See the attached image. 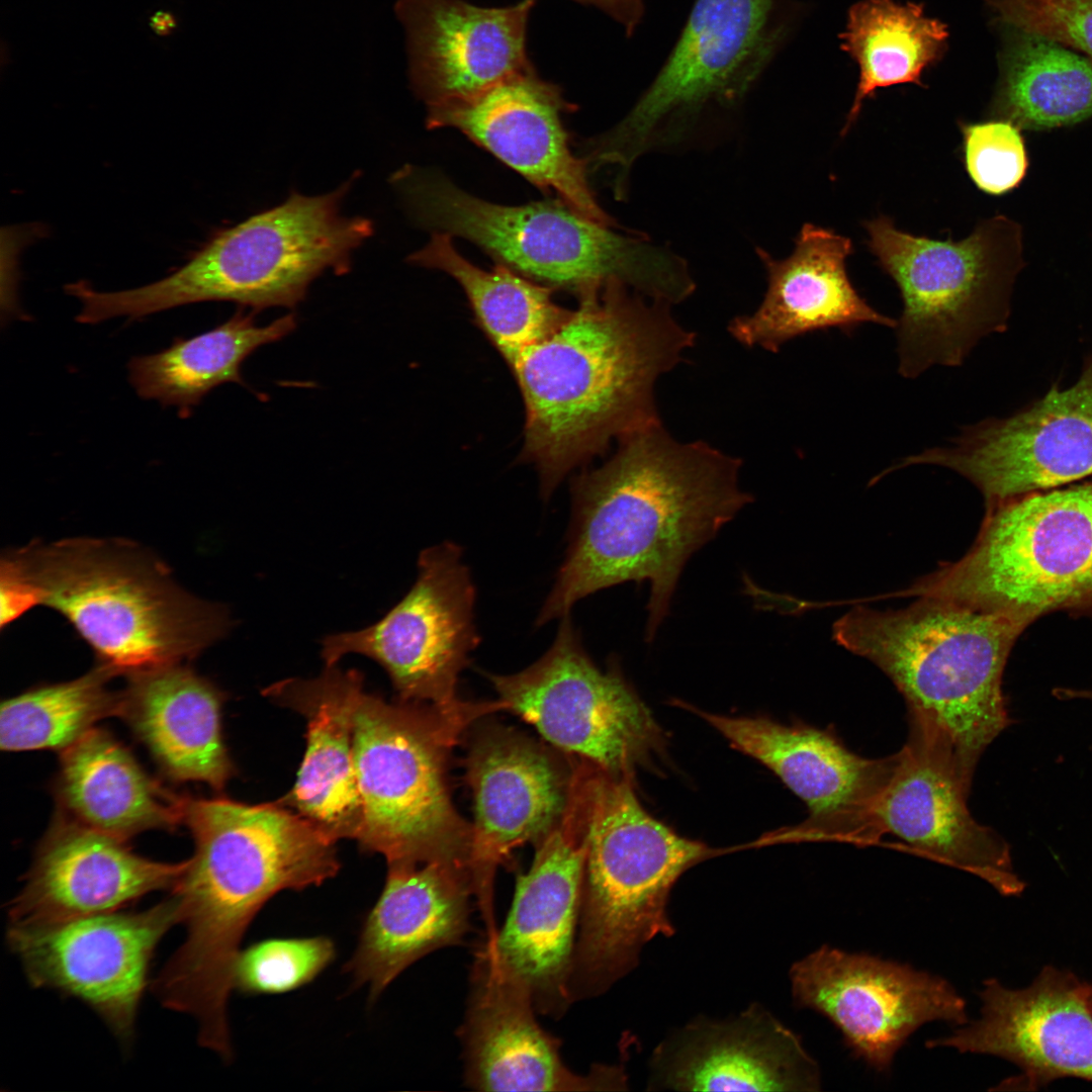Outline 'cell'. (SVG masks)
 <instances>
[{
	"instance_id": "277c9868",
	"label": "cell",
	"mask_w": 1092,
	"mask_h": 1092,
	"mask_svg": "<svg viewBox=\"0 0 1092 1092\" xmlns=\"http://www.w3.org/2000/svg\"><path fill=\"white\" fill-rule=\"evenodd\" d=\"M1 562L116 675L188 662L232 626L225 607L187 592L162 559L129 540L33 541Z\"/></svg>"
},
{
	"instance_id": "d6986e66",
	"label": "cell",
	"mask_w": 1092,
	"mask_h": 1092,
	"mask_svg": "<svg viewBox=\"0 0 1092 1092\" xmlns=\"http://www.w3.org/2000/svg\"><path fill=\"white\" fill-rule=\"evenodd\" d=\"M908 720V739L874 806L878 839L892 833L924 855L976 875L1002 895L1020 894L1025 884L1014 872L1010 846L970 813L971 785L950 749Z\"/></svg>"
},
{
	"instance_id": "cb8c5ba5",
	"label": "cell",
	"mask_w": 1092,
	"mask_h": 1092,
	"mask_svg": "<svg viewBox=\"0 0 1092 1092\" xmlns=\"http://www.w3.org/2000/svg\"><path fill=\"white\" fill-rule=\"evenodd\" d=\"M1089 986L1051 966L1019 990L997 979L986 980L980 992V1018L928 1041L927 1046L1008 1060L1023 1072L1013 1084L1030 1089L1063 1077L1092 1081Z\"/></svg>"
},
{
	"instance_id": "5b68a950",
	"label": "cell",
	"mask_w": 1092,
	"mask_h": 1092,
	"mask_svg": "<svg viewBox=\"0 0 1092 1092\" xmlns=\"http://www.w3.org/2000/svg\"><path fill=\"white\" fill-rule=\"evenodd\" d=\"M1023 631L996 614L917 597L901 609H850L833 624V639L892 680L908 719L948 746L972 785L981 755L1011 723L1002 681Z\"/></svg>"
},
{
	"instance_id": "74e56055",
	"label": "cell",
	"mask_w": 1092,
	"mask_h": 1092,
	"mask_svg": "<svg viewBox=\"0 0 1092 1092\" xmlns=\"http://www.w3.org/2000/svg\"><path fill=\"white\" fill-rule=\"evenodd\" d=\"M335 956L326 936L264 939L240 950L233 987L247 995L287 993L313 981Z\"/></svg>"
},
{
	"instance_id": "d6a6232c",
	"label": "cell",
	"mask_w": 1092,
	"mask_h": 1092,
	"mask_svg": "<svg viewBox=\"0 0 1092 1092\" xmlns=\"http://www.w3.org/2000/svg\"><path fill=\"white\" fill-rule=\"evenodd\" d=\"M255 312L238 310L212 330L189 339H176L167 349L131 358L128 378L138 395L174 406L187 418L218 385H245L243 362L259 347L277 342L296 328L293 313L258 327Z\"/></svg>"
},
{
	"instance_id": "d4e9b609",
	"label": "cell",
	"mask_w": 1092,
	"mask_h": 1092,
	"mask_svg": "<svg viewBox=\"0 0 1092 1092\" xmlns=\"http://www.w3.org/2000/svg\"><path fill=\"white\" fill-rule=\"evenodd\" d=\"M818 1064L798 1034L754 1002L727 1018L698 1016L652 1051L648 1091L808 1092Z\"/></svg>"
},
{
	"instance_id": "e575fe53",
	"label": "cell",
	"mask_w": 1092,
	"mask_h": 1092,
	"mask_svg": "<svg viewBox=\"0 0 1092 1092\" xmlns=\"http://www.w3.org/2000/svg\"><path fill=\"white\" fill-rule=\"evenodd\" d=\"M407 260L441 270L459 283L478 324L506 361L553 334L571 313L553 301L550 286L500 264L490 271L473 265L458 253L447 233L433 232L427 245Z\"/></svg>"
},
{
	"instance_id": "7a4b0ae2",
	"label": "cell",
	"mask_w": 1092,
	"mask_h": 1092,
	"mask_svg": "<svg viewBox=\"0 0 1092 1092\" xmlns=\"http://www.w3.org/2000/svg\"><path fill=\"white\" fill-rule=\"evenodd\" d=\"M578 297L559 329L507 360L524 399L523 456L546 497L613 439L661 422L656 383L696 341L671 304L621 283Z\"/></svg>"
},
{
	"instance_id": "60d3db41",
	"label": "cell",
	"mask_w": 1092,
	"mask_h": 1092,
	"mask_svg": "<svg viewBox=\"0 0 1092 1092\" xmlns=\"http://www.w3.org/2000/svg\"><path fill=\"white\" fill-rule=\"evenodd\" d=\"M0 607L2 631L28 610L36 607L34 598L27 586L2 563H0Z\"/></svg>"
},
{
	"instance_id": "83f0119b",
	"label": "cell",
	"mask_w": 1092,
	"mask_h": 1092,
	"mask_svg": "<svg viewBox=\"0 0 1092 1092\" xmlns=\"http://www.w3.org/2000/svg\"><path fill=\"white\" fill-rule=\"evenodd\" d=\"M387 866L384 888L345 966L355 985L369 988L372 999L418 960L461 942L470 928L474 896L464 860Z\"/></svg>"
},
{
	"instance_id": "44dd1931",
	"label": "cell",
	"mask_w": 1092,
	"mask_h": 1092,
	"mask_svg": "<svg viewBox=\"0 0 1092 1092\" xmlns=\"http://www.w3.org/2000/svg\"><path fill=\"white\" fill-rule=\"evenodd\" d=\"M470 994L459 1037L464 1079L478 1091H623L622 1065H597L572 1072L560 1056V1041L535 1018L528 985L506 966L485 939L475 954Z\"/></svg>"
},
{
	"instance_id": "f1b7e54d",
	"label": "cell",
	"mask_w": 1092,
	"mask_h": 1092,
	"mask_svg": "<svg viewBox=\"0 0 1092 1092\" xmlns=\"http://www.w3.org/2000/svg\"><path fill=\"white\" fill-rule=\"evenodd\" d=\"M852 252L849 238L810 222L786 258L758 248L765 294L752 313L728 324L729 334L747 348L777 353L797 337L832 328L847 335L864 324L895 328L897 321L869 304L850 281L846 259Z\"/></svg>"
},
{
	"instance_id": "ab89813d",
	"label": "cell",
	"mask_w": 1092,
	"mask_h": 1092,
	"mask_svg": "<svg viewBox=\"0 0 1092 1092\" xmlns=\"http://www.w3.org/2000/svg\"><path fill=\"white\" fill-rule=\"evenodd\" d=\"M1002 26L1029 31L1092 61V0H986Z\"/></svg>"
},
{
	"instance_id": "52a82bcc",
	"label": "cell",
	"mask_w": 1092,
	"mask_h": 1092,
	"mask_svg": "<svg viewBox=\"0 0 1092 1092\" xmlns=\"http://www.w3.org/2000/svg\"><path fill=\"white\" fill-rule=\"evenodd\" d=\"M355 177L322 195L292 192L282 203L217 232L158 281L118 291L89 288L83 297L86 320H138L204 301H232L255 313L295 307L325 272L348 273L353 252L373 234L369 218L341 212Z\"/></svg>"
},
{
	"instance_id": "6da1fadb",
	"label": "cell",
	"mask_w": 1092,
	"mask_h": 1092,
	"mask_svg": "<svg viewBox=\"0 0 1092 1092\" xmlns=\"http://www.w3.org/2000/svg\"><path fill=\"white\" fill-rule=\"evenodd\" d=\"M618 443L573 486L566 555L536 624L563 618L603 588L648 580L651 641L688 559L752 495L739 485V458L704 441H678L661 422Z\"/></svg>"
},
{
	"instance_id": "4dcf8cb0",
	"label": "cell",
	"mask_w": 1092,
	"mask_h": 1092,
	"mask_svg": "<svg viewBox=\"0 0 1092 1092\" xmlns=\"http://www.w3.org/2000/svg\"><path fill=\"white\" fill-rule=\"evenodd\" d=\"M186 663L127 675L118 716L170 780L221 791L235 775L221 733L225 695Z\"/></svg>"
},
{
	"instance_id": "2e32d148",
	"label": "cell",
	"mask_w": 1092,
	"mask_h": 1092,
	"mask_svg": "<svg viewBox=\"0 0 1092 1092\" xmlns=\"http://www.w3.org/2000/svg\"><path fill=\"white\" fill-rule=\"evenodd\" d=\"M593 770L574 766L565 810L536 843L519 875L503 928L486 937L502 962L530 988L540 1013L559 1017L572 1003L569 983L588 849Z\"/></svg>"
},
{
	"instance_id": "7402d4cb",
	"label": "cell",
	"mask_w": 1092,
	"mask_h": 1092,
	"mask_svg": "<svg viewBox=\"0 0 1092 1092\" xmlns=\"http://www.w3.org/2000/svg\"><path fill=\"white\" fill-rule=\"evenodd\" d=\"M698 713L805 802L809 818L788 836L877 840L874 806L893 774L897 753L867 758L850 751L830 730L788 726L765 718Z\"/></svg>"
},
{
	"instance_id": "b9f144b4",
	"label": "cell",
	"mask_w": 1092,
	"mask_h": 1092,
	"mask_svg": "<svg viewBox=\"0 0 1092 1092\" xmlns=\"http://www.w3.org/2000/svg\"><path fill=\"white\" fill-rule=\"evenodd\" d=\"M596 6L621 23L628 33L633 32L642 15V0H573Z\"/></svg>"
},
{
	"instance_id": "484cf974",
	"label": "cell",
	"mask_w": 1092,
	"mask_h": 1092,
	"mask_svg": "<svg viewBox=\"0 0 1092 1092\" xmlns=\"http://www.w3.org/2000/svg\"><path fill=\"white\" fill-rule=\"evenodd\" d=\"M180 862L134 853L126 841L60 814L39 842L21 890L8 903V924H50L124 910L144 896L173 890Z\"/></svg>"
},
{
	"instance_id": "5bb4252c",
	"label": "cell",
	"mask_w": 1092,
	"mask_h": 1092,
	"mask_svg": "<svg viewBox=\"0 0 1092 1092\" xmlns=\"http://www.w3.org/2000/svg\"><path fill=\"white\" fill-rule=\"evenodd\" d=\"M418 568L412 588L384 617L326 636L321 654L326 666L348 654L369 657L387 672L400 701L449 706L459 700V674L479 642L475 588L455 543L423 550Z\"/></svg>"
},
{
	"instance_id": "ffe728a7",
	"label": "cell",
	"mask_w": 1092,
	"mask_h": 1092,
	"mask_svg": "<svg viewBox=\"0 0 1092 1092\" xmlns=\"http://www.w3.org/2000/svg\"><path fill=\"white\" fill-rule=\"evenodd\" d=\"M474 802L467 868L474 897L486 924L497 930L493 883L512 851L538 843L560 820L567 803L572 768L547 748L503 727L482 730L464 759Z\"/></svg>"
},
{
	"instance_id": "7bdbcfd3",
	"label": "cell",
	"mask_w": 1092,
	"mask_h": 1092,
	"mask_svg": "<svg viewBox=\"0 0 1092 1092\" xmlns=\"http://www.w3.org/2000/svg\"><path fill=\"white\" fill-rule=\"evenodd\" d=\"M150 26L156 34L164 36L176 27V19L167 11H157L150 19Z\"/></svg>"
},
{
	"instance_id": "9a60e30c",
	"label": "cell",
	"mask_w": 1092,
	"mask_h": 1092,
	"mask_svg": "<svg viewBox=\"0 0 1092 1092\" xmlns=\"http://www.w3.org/2000/svg\"><path fill=\"white\" fill-rule=\"evenodd\" d=\"M175 924L179 901L171 893L142 911L8 924L6 940L33 988L77 998L127 1045L156 949Z\"/></svg>"
},
{
	"instance_id": "1f68e13d",
	"label": "cell",
	"mask_w": 1092,
	"mask_h": 1092,
	"mask_svg": "<svg viewBox=\"0 0 1092 1092\" xmlns=\"http://www.w3.org/2000/svg\"><path fill=\"white\" fill-rule=\"evenodd\" d=\"M54 791L58 814L124 841L182 823L183 796L163 788L104 729L92 728L63 750Z\"/></svg>"
},
{
	"instance_id": "d590c367",
	"label": "cell",
	"mask_w": 1092,
	"mask_h": 1092,
	"mask_svg": "<svg viewBox=\"0 0 1092 1092\" xmlns=\"http://www.w3.org/2000/svg\"><path fill=\"white\" fill-rule=\"evenodd\" d=\"M946 25L924 14L922 5L894 0H863L848 12L841 49L856 62L859 78L840 134L848 132L864 100L881 88L922 85L921 76L942 56Z\"/></svg>"
},
{
	"instance_id": "8fae6325",
	"label": "cell",
	"mask_w": 1092,
	"mask_h": 1092,
	"mask_svg": "<svg viewBox=\"0 0 1092 1092\" xmlns=\"http://www.w3.org/2000/svg\"><path fill=\"white\" fill-rule=\"evenodd\" d=\"M867 245L896 283L898 372L914 379L934 365H963L984 336L1001 331L1022 269V229L1005 215L960 241L914 236L881 214L866 220Z\"/></svg>"
},
{
	"instance_id": "f35d334b",
	"label": "cell",
	"mask_w": 1092,
	"mask_h": 1092,
	"mask_svg": "<svg viewBox=\"0 0 1092 1092\" xmlns=\"http://www.w3.org/2000/svg\"><path fill=\"white\" fill-rule=\"evenodd\" d=\"M960 127L966 170L980 190L1002 195L1020 185L1029 160L1019 127L998 118Z\"/></svg>"
},
{
	"instance_id": "4316f807",
	"label": "cell",
	"mask_w": 1092,
	"mask_h": 1092,
	"mask_svg": "<svg viewBox=\"0 0 1092 1092\" xmlns=\"http://www.w3.org/2000/svg\"><path fill=\"white\" fill-rule=\"evenodd\" d=\"M534 1L481 7L465 0H397L410 83L427 108L474 97L532 68L526 36Z\"/></svg>"
},
{
	"instance_id": "f546056e",
	"label": "cell",
	"mask_w": 1092,
	"mask_h": 1092,
	"mask_svg": "<svg viewBox=\"0 0 1092 1092\" xmlns=\"http://www.w3.org/2000/svg\"><path fill=\"white\" fill-rule=\"evenodd\" d=\"M365 689L358 669L326 666L314 678L277 681L263 694L306 720V750L291 791L279 801L329 837L358 839L362 804L354 759V717Z\"/></svg>"
},
{
	"instance_id": "ee69618b",
	"label": "cell",
	"mask_w": 1092,
	"mask_h": 1092,
	"mask_svg": "<svg viewBox=\"0 0 1092 1092\" xmlns=\"http://www.w3.org/2000/svg\"><path fill=\"white\" fill-rule=\"evenodd\" d=\"M1054 696L1060 700H1086L1092 701V690L1072 689V688H1058L1054 691Z\"/></svg>"
},
{
	"instance_id": "30bf717a",
	"label": "cell",
	"mask_w": 1092,
	"mask_h": 1092,
	"mask_svg": "<svg viewBox=\"0 0 1092 1092\" xmlns=\"http://www.w3.org/2000/svg\"><path fill=\"white\" fill-rule=\"evenodd\" d=\"M1026 628L1053 612L1092 616V481L986 507L971 548L901 593Z\"/></svg>"
},
{
	"instance_id": "9c48e42d",
	"label": "cell",
	"mask_w": 1092,
	"mask_h": 1092,
	"mask_svg": "<svg viewBox=\"0 0 1092 1092\" xmlns=\"http://www.w3.org/2000/svg\"><path fill=\"white\" fill-rule=\"evenodd\" d=\"M497 711H507L498 699L436 706L387 703L361 692L353 759L363 849L381 853L387 864L444 858L467 863L471 824L452 803L448 760L465 731Z\"/></svg>"
},
{
	"instance_id": "4fadbf2b",
	"label": "cell",
	"mask_w": 1092,
	"mask_h": 1092,
	"mask_svg": "<svg viewBox=\"0 0 1092 1092\" xmlns=\"http://www.w3.org/2000/svg\"><path fill=\"white\" fill-rule=\"evenodd\" d=\"M498 699L551 744L613 776L663 751L664 735L616 662L600 669L569 614L548 651L513 674L486 673Z\"/></svg>"
},
{
	"instance_id": "3957f363",
	"label": "cell",
	"mask_w": 1092,
	"mask_h": 1092,
	"mask_svg": "<svg viewBox=\"0 0 1092 1092\" xmlns=\"http://www.w3.org/2000/svg\"><path fill=\"white\" fill-rule=\"evenodd\" d=\"M195 851L171 891L184 940L151 988L160 1003L214 1027L224 1023L242 939L277 893L335 877V840L280 802L248 805L183 796Z\"/></svg>"
},
{
	"instance_id": "603a6c76",
	"label": "cell",
	"mask_w": 1092,
	"mask_h": 1092,
	"mask_svg": "<svg viewBox=\"0 0 1092 1092\" xmlns=\"http://www.w3.org/2000/svg\"><path fill=\"white\" fill-rule=\"evenodd\" d=\"M573 110L562 90L532 67L474 97L428 108L426 124L460 130L575 211L618 226L596 199L583 160L570 150L562 117Z\"/></svg>"
},
{
	"instance_id": "7c38bea8",
	"label": "cell",
	"mask_w": 1092,
	"mask_h": 1092,
	"mask_svg": "<svg viewBox=\"0 0 1092 1092\" xmlns=\"http://www.w3.org/2000/svg\"><path fill=\"white\" fill-rule=\"evenodd\" d=\"M772 0H697L663 67L613 128L582 147L588 171L609 168L625 193L644 154L682 139L709 106L741 99L771 59L780 31Z\"/></svg>"
},
{
	"instance_id": "f6af8a7d",
	"label": "cell",
	"mask_w": 1092,
	"mask_h": 1092,
	"mask_svg": "<svg viewBox=\"0 0 1092 1092\" xmlns=\"http://www.w3.org/2000/svg\"><path fill=\"white\" fill-rule=\"evenodd\" d=\"M1087 1004H1088V1008H1089V1010H1090V1011H1091V1013H1092V986H1091V985H1090V987H1089V992H1088V998H1087Z\"/></svg>"
},
{
	"instance_id": "836d02e7",
	"label": "cell",
	"mask_w": 1092,
	"mask_h": 1092,
	"mask_svg": "<svg viewBox=\"0 0 1092 1092\" xmlns=\"http://www.w3.org/2000/svg\"><path fill=\"white\" fill-rule=\"evenodd\" d=\"M993 118L1050 130L1092 117V61L1044 36L1004 26Z\"/></svg>"
},
{
	"instance_id": "e0dca14e",
	"label": "cell",
	"mask_w": 1092,
	"mask_h": 1092,
	"mask_svg": "<svg viewBox=\"0 0 1092 1092\" xmlns=\"http://www.w3.org/2000/svg\"><path fill=\"white\" fill-rule=\"evenodd\" d=\"M789 977L794 1004L829 1019L880 1073L923 1024L969 1022L966 1001L946 980L879 957L823 945L794 963Z\"/></svg>"
},
{
	"instance_id": "ba28073f",
	"label": "cell",
	"mask_w": 1092,
	"mask_h": 1092,
	"mask_svg": "<svg viewBox=\"0 0 1092 1092\" xmlns=\"http://www.w3.org/2000/svg\"><path fill=\"white\" fill-rule=\"evenodd\" d=\"M713 854L650 816L632 776L598 768L569 990L572 1002L600 996L632 972L643 948L675 927L668 914L679 877Z\"/></svg>"
},
{
	"instance_id": "8992f818",
	"label": "cell",
	"mask_w": 1092,
	"mask_h": 1092,
	"mask_svg": "<svg viewBox=\"0 0 1092 1092\" xmlns=\"http://www.w3.org/2000/svg\"><path fill=\"white\" fill-rule=\"evenodd\" d=\"M391 182L422 228L466 239L497 264L552 288L579 295L618 282L671 305L695 291L679 255L587 218L560 199L495 204L469 194L440 171L413 165L397 170Z\"/></svg>"
},
{
	"instance_id": "ac0fdd59",
	"label": "cell",
	"mask_w": 1092,
	"mask_h": 1092,
	"mask_svg": "<svg viewBox=\"0 0 1092 1092\" xmlns=\"http://www.w3.org/2000/svg\"><path fill=\"white\" fill-rule=\"evenodd\" d=\"M913 465L959 473L986 507L1091 475L1092 364L1071 387L1053 388L1012 417L964 428L949 445L909 455L888 470Z\"/></svg>"
},
{
	"instance_id": "8d00e7d4",
	"label": "cell",
	"mask_w": 1092,
	"mask_h": 1092,
	"mask_svg": "<svg viewBox=\"0 0 1092 1092\" xmlns=\"http://www.w3.org/2000/svg\"><path fill=\"white\" fill-rule=\"evenodd\" d=\"M116 674L98 663L75 679L33 687L3 701L0 747L16 752L64 750L94 728L97 721L118 716L121 692L109 690Z\"/></svg>"
}]
</instances>
